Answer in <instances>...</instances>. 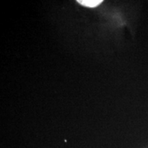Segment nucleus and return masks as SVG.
Returning a JSON list of instances; mask_svg holds the SVG:
<instances>
[{"instance_id": "1", "label": "nucleus", "mask_w": 148, "mask_h": 148, "mask_svg": "<svg viewBox=\"0 0 148 148\" xmlns=\"http://www.w3.org/2000/svg\"><path fill=\"white\" fill-rule=\"evenodd\" d=\"M77 2L84 6L92 8L97 7L98 5L102 2V1L101 0H79V1H77Z\"/></svg>"}]
</instances>
